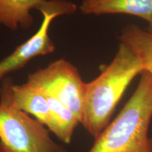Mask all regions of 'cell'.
<instances>
[{"label":"cell","mask_w":152,"mask_h":152,"mask_svg":"<svg viewBox=\"0 0 152 152\" xmlns=\"http://www.w3.org/2000/svg\"><path fill=\"white\" fill-rule=\"evenodd\" d=\"M80 9L84 14H127L149 21L152 0H83Z\"/></svg>","instance_id":"cell-6"},{"label":"cell","mask_w":152,"mask_h":152,"mask_svg":"<svg viewBox=\"0 0 152 152\" xmlns=\"http://www.w3.org/2000/svg\"><path fill=\"white\" fill-rule=\"evenodd\" d=\"M46 0H0V26L27 29L33 23L30 11Z\"/></svg>","instance_id":"cell-8"},{"label":"cell","mask_w":152,"mask_h":152,"mask_svg":"<svg viewBox=\"0 0 152 152\" xmlns=\"http://www.w3.org/2000/svg\"><path fill=\"white\" fill-rule=\"evenodd\" d=\"M119 39L135 53L144 71L152 75V33L136 25H128L123 28Z\"/></svg>","instance_id":"cell-9"},{"label":"cell","mask_w":152,"mask_h":152,"mask_svg":"<svg viewBox=\"0 0 152 152\" xmlns=\"http://www.w3.org/2000/svg\"><path fill=\"white\" fill-rule=\"evenodd\" d=\"M151 119L152 75L144 71L130 99L95 139L89 152H152Z\"/></svg>","instance_id":"cell-2"},{"label":"cell","mask_w":152,"mask_h":152,"mask_svg":"<svg viewBox=\"0 0 152 152\" xmlns=\"http://www.w3.org/2000/svg\"><path fill=\"white\" fill-rule=\"evenodd\" d=\"M45 95L50 111V121L47 128L64 143H70L74 130L80 123L79 119L57 99Z\"/></svg>","instance_id":"cell-10"},{"label":"cell","mask_w":152,"mask_h":152,"mask_svg":"<svg viewBox=\"0 0 152 152\" xmlns=\"http://www.w3.org/2000/svg\"><path fill=\"white\" fill-rule=\"evenodd\" d=\"M149 28H148V31L150 32V33H152V17L150 19V20L149 21Z\"/></svg>","instance_id":"cell-11"},{"label":"cell","mask_w":152,"mask_h":152,"mask_svg":"<svg viewBox=\"0 0 152 152\" xmlns=\"http://www.w3.org/2000/svg\"><path fill=\"white\" fill-rule=\"evenodd\" d=\"M5 75L3 73V72L1 71V68H0V79L1 78H2V77H4V76Z\"/></svg>","instance_id":"cell-12"},{"label":"cell","mask_w":152,"mask_h":152,"mask_svg":"<svg viewBox=\"0 0 152 152\" xmlns=\"http://www.w3.org/2000/svg\"><path fill=\"white\" fill-rule=\"evenodd\" d=\"M28 83L56 98L82 122L86 83L77 68L66 59H58L28 75Z\"/></svg>","instance_id":"cell-4"},{"label":"cell","mask_w":152,"mask_h":152,"mask_svg":"<svg viewBox=\"0 0 152 152\" xmlns=\"http://www.w3.org/2000/svg\"><path fill=\"white\" fill-rule=\"evenodd\" d=\"M12 94L16 106L36 120L48 127L50 121V111L47 96L42 91L27 83L23 85H12Z\"/></svg>","instance_id":"cell-7"},{"label":"cell","mask_w":152,"mask_h":152,"mask_svg":"<svg viewBox=\"0 0 152 152\" xmlns=\"http://www.w3.org/2000/svg\"><path fill=\"white\" fill-rule=\"evenodd\" d=\"M12 80L0 87V152H69L53 141L49 131L15 104Z\"/></svg>","instance_id":"cell-3"},{"label":"cell","mask_w":152,"mask_h":152,"mask_svg":"<svg viewBox=\"0 0 152 152\" xmlns=\"http://www.w3.org/2000/svg\"><path fill=\"white\" fill-rule=\"evenodd\" d=\"M144 71L142 63L135 53L120 42L112 61L98 77L86 83L81 124L94 140L110 123L131 82Z\"/></svg>","instance_id":"cell-1"},{"label":"cell","mask_w":152,"mask_h":152,"mask_svg":"<svg viewBox=\"0 0 152 152\" xmlns=\"http://www.w3.org/2000/svg\"><path fill=\"white\" fill-rule=\"evenodd\" d=\"M37 9L43 16L39 28L30 39L0 61V68L4 75L24 67L36 56L52 54L55 45L49 35L51 23L58 16L73 14L77 6L66 0H46Z\"/></svg>","instance_id":"cell-5"}]
</instances>
